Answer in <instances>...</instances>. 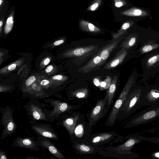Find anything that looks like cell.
<instances>
[{
    "instance_id": "obj_6",
    "label": "cell",
    "mask_w": 159,
    "mask_h": 159,
    "mask_svg": "<svg viewBox=\"0 0 159 159\" xmlns=\"http://www.w3.org/2000/svg\"><path fill=\"white\" fill-rule=\"evenodd\" d=\"M30 124L32 129L38 136H43L56 140H58V134L50 124L32 120L30 121Z\"/></svg>"
},
{
    "instance_id": "obj_33",
    "label": "cell",
    "mask_w": 159,
    "mask_h": 159,
    "mask_svg": "<svg viewBox=\"0 0 159 159\" xmlns=\"http://www.w3.org/2000/svg\"><path fill=\"white\" fill-rule=\"evenodd\" d=\"M7 158L5 152L2 149H0V159H7Z\"/></svg>"
},
{
    "instance_id": "obj_1",
    "label": "cell",
    "mask_w": 159,
    "mask_h": 159,
    "mask_svg": "<svg viewBox=\"0 0 159 159\" xmlns=\"http://www.w3.org/2000/svg\"><path fill=\"white\" fill-rule=\"evenodd\" d=\"M46 104L40 102L37 99H32L27 102L23 108L32 121H44L53 122L49 115V110L47 109Z\"/></svg>"
},
{
    "instance_id": "obj_31",
    "label": "cell",
    "mask_w": 159,
    "mask_h": 159,
    "mask_svg": "<svg viewBox=\"0 0 159 159\" xmlns=\"http://www.w3.org/2000/svg\"><path fill=\"white\" fill-rule=\"evenodd\" d=\"M154 48L151 45H148L143 47V51L144 52H146L151 51Z\"/></svg>"
},
{
    "instance_id": "obj_29",
    "label": "cell",
    "mask_w": 159,
    "mask_h": 159,
    "mask_svg": "<svg viewBox=\"0 0 159 159\" xmlns=\"http://www.w3.org/2000/svg\"><path fill=\"white\" fill-rule=\"evenodd\" d=\"M35 80V77L33 76H31L26 80L25 83L27 86H30Z\"/></svg>"
},
{
    "instance_id": "obj_4",
    "label": "cell",
    "mask_w": 159,
    "mask_h": 159,
    "mask_svg": "<svg viewBox=\"0 0 159 159\" xmlns=\"http://www.w3.org/2000/svg\"><path fill=\"white\" fill-rule=\"evenodd\" d=\"M44 101L49 103L53 107L49 112V115L53 122L57 120L62 115L76 109L80 107L79 105H71L64 102L53 99H45Z\"/></svg>"
},
{
    "instance_id": "obj_30",
    "label": "cell",
    "mask_w": 159,
    "mask_h": 159,
    "mask_svg": "<svg viewBox=\"0 0 159 159\" xmlns=\"http://www.w3.org/2000/svg\"><path fill=\"white\" fill-rule=\"evenodd\" d=\"M6 16L4 15L0 16V31L1 32L2 29V27L5 23Z\"/></svg>"
},
{
    "instance_id": "obj_15",
    "label": "cell",
    "mask_w": 159,
    "mask_h": 159,
    "mask_svg": "<svg viewBox=\"0 0 159 159\" xmlns=\"http://www.w3.org/2000/svg\"><path fill=\"white\" fill-rule=\"evenodd\" d=\"M121 40H117L111 43L106 45L99 52L102 60L105 62L108 58L111 52L117 45Z\"/></svg>"
},
{
    "instance_id": "obj_17",
    "label": "cell",
    "mask_w": 159,
    "mask_h": 159,
    "mask_svg": "<svg viewBox=\"0 0 159 159\" xmlns=\"http://www.w3.org/2000/svg\"><path fill=\"white\" fill-rule=\"evenodd\" d=\"M124 14L127 16L137 17H145L149 15L148 11L139 7L131 8L125 11Z\"/></svg>"
},
{
    "instance_id": "obj_26",
    "label": "cell",
    "mask_w": 159,
    "mask_h": 159,
    "mask_svg": "<svg viewBox=\"0 0 159 159\" xmlns=\"http://www.w3.org/2000/svg\"><path fill=\"white\" fill-rule=\"evenodd\" d=\"M156 115V112L154 111H151L145 113L143 116L144 119L146 120L155 117Z\"/></svg>"
},
{
    "instance_id": "obj_27",
    "label": "cell",
    "mask_w": 159,
    "mask_h": 159,
    "mask_svg": "<svg viewBox=\"0 0 159 159\" xmlns=\"http://www.w3.org/2000/svg\"><path fill=\"white\" fill-rule=\"evenodd\" d=\"M159 60V54L153 56L148 60V63L150 66L152 65Z\"/></svg>"
},
{
    "instance_id": "obj_39",
    "label": "cell",
    "mask_w": 159,
    "mask_h": 159,
    "mask_svg": "<svg viewBox=\"0 0 159 159\" xmlns=\"http://www.w3.org/2000/svg\"><path fill=\"white\" fill-rule=\"evenodd\" d=\"M64 42V41L63 40H58L55 41L54 43V44L55 45L57 46L63 43Z\"/></svg>"
},
{
    "instance_id": "obj_34",
    "label": "cell",
    "mask_w": 159,
    "mask_h": 159,
    "mask_svg": "<svg viewBox=\"0 0 159 159\" xmlns=\"http://www.w3.org/2000/svg\"><path fill=\"white\" fill-rule=\"evenodd\" d=\"M16 66V65L15 64H12L8 66V69L10 71L13 70L15 69Z\"/></svg>"
},
{
    "instance_id": "obj_14",
    "label": "cell",
    "mask_w": 159,
    "mask_h": 159,
    "mask_svg": "<svg viewBox=\"0 0 159 159\" xmlns=\"http://www.w3.org/2000/svg\"><path fill=\"white\" fill-rule=\"evenodd\" d=\"M15 13L14 6L11 7L6 15V20L5 23L4 32L8 34L11 30L13 25Z\"/></svg>"
},
{
    "instance_id": "obj_20",
    "label": "cell",
    "mask_w": 159,
    "mask_h": 159,
    "mask_svg": "<svg viewBox=\"0 0 159 159\" xmlns=\"http://www.w3.org/2000/svg\"><path fill=\"white\" fill-rule=\"evenodd\" d=\"M71 94V97L73 98H85L88 96V90L87 88L79 89L73 92Z\"/></svg>"
},
{
    "instance_id": "obj_16",
    "label": "cell",
    "mask_w": 159,
    "mask_h": 159,
    "mask_svg": "<svg viewBox=\"0 0 159 159\" xmlns=\"http://www.w3.org/2000/svg\"><path fill=\"white\" fill-rule=\"evenodd\" d=\"M95 48L96 46L94 45L77 48L71 50L68 53V55L70 57L80 56L92 51Z\"/></svg>"
},
{
    "instance_id": "obj_19",
    "label": "cell",
    "mask_w": 159,
    "mask_h": 159,
    "mask_svg": "<svg viewBox=\"0 0 159 159\" xmlns=\"http://www.w3.org/2000/svg\"><path fill=\"white\" fill-rule=\"evenodd\" d=\"M74 148L81 154H91L95 152V149L92 146L84 143H76L74 145Z\"/></svg>"
},
{
    "instance_id": "obj_37",
    "label": "cell",
    "mask_w": 159,
    "mask_h": 159,
    "mask_svg": "<svg viewBox=\"0 0 159 159\" xmlns=\"http://www.w3.org/2000/svg\"><path fill=\"white\" fill-rule=\"evenodd\" d=\"M98 4L97 3H95L91 7V9L92 11H94L98 7Z\"/></svg>"
},
{
    "instance_id": "obj_40",
    "label": "cell",
    "mask_w": 159,
    "mask_h": 159,
    "mask_svg": "<svg viewBox=\"0 0 159 159\" xmlns=\"http://www.w3.org/2000/svg\"><path fill=\"white\" fill-rule=\"evenodd\" d=\"M123 5V3L122 2H116L115 4V5L116 7H120L122 6Z\"/></svg>"
},
{
    "instance_id": "obj_7",
    "label": "cell",
    "mask_w": 159,
    "mask_h": 159,
    "mask_svg": "<svg viewBox=\"0 0 159 159\" xmlns=\"http://www.w3.org/2000/svg\"><path fill=\"white\" fill-rule=\"evenodd\" d=\"M50 139L43 136H38L37 141L39 146L43 149H46L55 158L58 159H66L56 145Z\"/></svg>"
},
{
    "instance_id": "obj_23",
    "label": "cell",
    "mask_w": 159,
    "mask_h": 159,
    "mask_svg": "<svg viewBox=\"0 0 159 159\" xmlns=\"http://www.w3.org/2000/svg\"><path fill=\"white\" fill-rule=\"evenodd\" d=\"M133 23V22H126L124 23L121 27V30L118 33L113 35V39H116L124 33V31L128 29Z\"/></svg>"
},
{
    "instance_id": "obj_9",
    "label": "cell",
    "mask_w": 159,
    "mask_h": 159,
    "mask_svg": "<svg viewBox=\"0 0 159 159\" xmlns=\"http://www.w3.org/2000/svg\"><path fill=\"white\" fill-rule=\"evenodd\" d=\"M12 146L36 151L40 150V147L37 140L28 137L22 138L20 136L18 137L13 142Z\"/></svg>"
},
{
    "instance_id": "obj_3",
    "label": "cell",
    "mask_w": 159,
    "mask_h": 159,
    "mask_svg": "<svg viewBox=\"0 0 159 159\" xmlns=\"http://www.w3.org/2000/svg\"><path fill=\"white\" fill-rule=\"evenodd\" d=\"M133 81L132 77L128 80L121 93L114 103L107 119L105 124L106 127H111L114 124L117 116L126 98L130 89L133 84Z\"/></svg>"
},
{
    "instance_id": "obj_21",
    "label": "cell",
    "mask_w": 159,
    "mask_h": 159,
    "mask_svg": "<svg viewBox=\"0 0 159 159\" xmlns=\"http://www.w3.org/2000/svg\"><path fill=\"white\" fill-rule=\"evenodd\" d=\"M81 22V27L82 29L85 31L94 33H97L100 31V30L99 28L91 23L84 21Z\"/></svg>"
},
{
    "instance_id": "obj_42",
    "label": "cell",
    "mask_w": 159,
    "mask_h": 159,
    "mask_svg": "<svg viewBox=\"0 0 159 159\" xmlns=\"http://www.w3.org/2000/svg\"><path fill=\"white\" fill-rule=\"evenodd\" d=\"M152 95L154 97L156 98H158L159 97V93H158L153 92L152 93Z\"/></svg>"
},
{
    "instance_id": "obj_35",
    "label": "cell",
    "mask_w": 159,
    "mask_h": 159,
    "mask_svg": "<svg viewBox=\"0 0 159 159\" xmlns=\"http://www.w3.org/2000/svg\"><path fill=\"white\" fill-rule=\"evenodd\" d=\"M53 79L54 80H61L63 79V77L61 75H55L53 77Z\"/></svg>"
},
{
    "instance_id": "obj_2",
    "label": "cell",
    "mask_w": 159,
    "mask_h": 159,
    "mask_svg": "<svg viewBox=\"0 0 159 159\" xmlns=\"http://www.w3.org/2000/svg\"><path fill=\"white\" fill-rule=\"evenodd\" d=\"M1 113L0 124L4 127L1 139L11 136L17 128V125L13 118V110L10 106L0 107Z\"/></svg>"
},
{
    "instance_id": "obj_36",
    "label": "cell",
    "mask_w": 159,
    "mask_h": 159,
    "mask_svg": "<svg viewBox=\"0 0 159 159\" xmlns=\"http://www.w3.org/2000/svg\"><path fill=\"white\" fill-rule=\"evenodd\" d=\"M53 68V66L52 65L48 66L45 69V71L47 73H49L51 72Z\"/></svg>"
},
{
    "instance_id": "obj_22",
    "label": "cell",
    "mask_w": 159,
    "mask_h": 159,
    "mask_svg": "<svg viewBox=\"0 0 159 159\" xmlns=\"http://www.w3.org/2000/svg\"><path fill=\"white\" fill-rule=\"evenodd\" d=\"M9 6L8 0H0V16H6Z\"/></svg>"
},
{
    "instance_id": "obj_11",
    "label": "cell",
    "mask_w": 159,
    "mask_h": 159,
    "mask_svg": "<svg viewBox=\"0 0 159 159\" xmlns=\"http://www.w3.org/2000/svg\"><path fill=\"white\" fill-rule=\"evenodd\" d=\"M115 135V134L113 132H104L94 134L89 139V143L92 145H101L111 140Z\"/></svg>"
},
{
    "instance_id": "obj_32",
    "label": "cell",
    "mask_w": 159,
    "mask_h": 159,
    "mask_svg": "<svg viewBox=\"0 0 159 159\" xmlns=\"http://www.w3.org/2000/svg\"><path fill=\"white\" fill-rule=\"evenodd\" d=\"M100 79L99 76L95 77L93 79V81L94 84L96 86L99 87L100 84Z\"/></svg>"
},
{
    "instance_id": "obj_12",
    "label": "cell",
    "mask_w": 159,
    "mask_h": 159,
    "mask_svg": "<svg viewBox=\"0 0 159 159\" xmlns=\"http://www.w3.org/2000/svg\"><path fill=\"white\" fill-rule=\"evenodd\" d=\"M127 54L125 48L122 49L118 52L115 56L104 66L105 69H109L115 67L120 64Z\"/></svg>"
},
{
    "instance_id": "obj_10",
    "label": "cell",
    "mask_w": 159,
    "mask_h": 159,
    "mask_svg": "<svg viewBox=\"0 0 159 159\" xmlns=\"http://www.w3.org/2000/svg\"><path fill=\"white\" fill-rule=\"evenodd\" d=\"M105 61L102 60L98 52L86 64L80 68L78 72L84 74L89 73L98 68Z\"/></svg>"
},
{
    "instance_id": "obj_13",
    "label": "cell",
    "mask_w": 159,
    "mask_h": 159,
    "mask_svg": "<svg viewBox=\"0 0 159 159\" xmlns=\"http://www.w3.org/2000/svg\"><path fill=\"white\" fill-rule=\"evenodd\" d=\"M117 76L115 75L111 81V84L108 89L107 92V103L105 107V112L107 114L109 108L114 98L115 92L116 89L117 82Z\"/></svg>"
},
{
    "instance_id": "obj_43",
    "label": "cell",
    "mask_w": 159,
    "mask_h": 159,
    "mask_svg": "<svg viewBox=\"0 0 159 159\" xmlns=\"http://www.w3.org/2000/svg\"><path fill=\"white\" fill-rule=\"evenodd\" d=\"M155 156L158 157H159V152H157L155 154Z\"/></svg>"
},
{
    "instance_id": "obj_8",
    "label": "cell",
    "mask_w": 159,
    "mask_h": 159,
    "mask_svg": "<svg viewBox=\"0 0 159 159\" xmlns=\"http://www.w3.org/2000/svg\"><path fill=\"white\" fill-rule=\"evenodd\" d=\"M67 113L61 116L57 119L58 121L56 123L57 125L63 126L67 130L69 134L72 135L75 131L79 115L76 114L70 116Z\"/></svg>"
},
{
    "instance_id": "obj_41",
    "label": "cell",
    "mask_w": 159,
    "mask_h": 159,
    "mask_svg": "<svg viewBox=\"0 0 159 159\" xmlns=\"http://www.w3.org/2000/svg\"><path fill=\"white\" fill-rule=\"evenodd\" d=\"M50 62V60L48 58H47L44 61V63L45 65H48Z\"/></svg>"
},
{
    "instance_id": "obj_28",
    "label": "cell",
    "mask_w": 159,
    "mask_h": 159,
    "mask_svg": "<svg viewBox=\"0 0 159 159\" xmlns=\"http://www.w3.org/2000/svg\"><path fill=\"white\" fill-rule=\"evenodd\" d=\"M137 100V98L136 97H134L132 98L130 100V102H129L128 107H127L125 110H126L133 107L136 103Z\"/></svg>"
},
{
    "instance_id": "obj_18",
    "label": "cell",
    "mask_w": 159,
    "mask_h": 159,
    "mask_svg": "<svg viewBox=\"0 0 159 159\" xmlns=\"http://www.w3.org/2000/svg\"><path fill=\"white\" fill-rule=\"evenodd\" d=\"M135 143V141L134 139H130L123 144L116 147H112L109 149L118 153L122 154L128 150Z\"/></svg>"
},
{
    "instance_id": "obj_38",
    "label": "cell",
    "mask_w": 159,
    "mask_h": 159,
    "mask_svg": "<svg viewBox=\"0 0 159 159\" xmlns=\"http://www.w3.org/2000/svg\"><path fill=\"white\" fill-rule=\"evenodd\" d=\"M40 84L43 86H45L49 84V81L47 80H44L41 81Z\"/></svg>"
},
{
    "instance_id": "obj_25",
    "label": "cell",
    "mask_w": 159,
    "mask_h": 159,
    "mask_svg": "<svg viewBox=\"0 0 159 159\" xmlns=\"http://www.w3.org/2000/svg\"><path fill=\"white\" fill-rule=\"evenodd\" d=\"M135 41V38L132 37L128 40L123 42L120 45V48H126L132 46L134 44Z\"/></svg>"
},
{
    "instance_id": "obj_24",
    "label": "cell",
    "mask_w": 159,
    "mask_h": 159,
    "mask_svg": "<svg viewBox=\"0 0 159 159\" xmlns=\"http://www.w3.org/2000/svg\"><path fill=\"white\" fill-rule=\"evenodd\" d=\"M111 79L110 76H107L104 80L101 82L99 87L100 89L102 90L108 89L111 85Z\"/></svg>"
},
{
    "instance_id": "obj_5",
    "label": "cell",
    "mask_w": 159,
    "mask_h": 159,
    "mask_svg": "<svg viewBox=\"0 0 159 159\" xmlns=\"http://www.w3.org/2000/svg\"><path fill=\"white\" fill-rule=\"evenodd\" d=\"M107 100V94L102 99L98 100L88 115L89 124L90 127L94 126L99 120L106 114L105 107Z\"/></svg>"
}]
</instances>
